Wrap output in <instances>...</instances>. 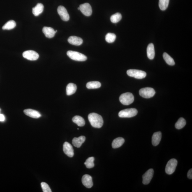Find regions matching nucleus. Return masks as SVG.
<instances>
[{"label": "nucleus", "mask_w": 192, "mask_h": 192, "mask_svg": "<svg viewBox=\"0 0 192 192\" xmlns=\"http://www.w3.org/2000/svg\"><path fill=\"white\" fill-rule=\"evenodd\" d=\"M89 121L93 127L100 128L103 125L104 121L101 116L98 114L92 113L88 116Z\"/></svg>", "instance_id": "1"}, {"label": "nucleus", "mask_w": 192, "mask_h": 192, "mask_svg": "<svg viewBox=\"0 0 192 192\" xmlns=\"http://www.w3.org/2000/svg\"><path fill=\"white\" fill-rule=\"evenodd\" d=\"M67 55L70 59L78 61H84L87 60V56L80 52L69 51L67 52Z\"/></svg>", "instance_id": "2"}, {"label": "nucleus", "mask_w": 192, "mask_h": 192, "mask_svg": "<svg viewBox=\"0 0 192 192\" xmlns=\"http://www.w3.org/2000/svg\"><path fill=\"white\" fill-rule=\"evenodd\" d=\"M120 101L124 105L131 104L134 100V97L130 93H126L121 94L119 98Z\"/></svg>", "instance_id": "3"}, {"label": "nucleus", "mask_w": 192, "mask_h": 192, "mask_svg": "<svg viewBox=\"0 0 192 192\" xmlns=\"http://www.w3.org/2000/svg\"><path fill=\"white\" fill-rule=\"evenodd\" d=\"M138 113V111L135 108L124 109L120 112L119 117L121 118H130L135 117Z\"/></svg>", "instance_id": "4"}, {"label": "nucleus", "mask_w": 192, "mask_h": 192, "mask_svg": "<svg viewBox=\"0 0 192 192\" xmlns=\"http://www.w3.org/2000/svg\"><path fill=\"white\" fill-rule=\"evenodd\" d=\"M127 73L129 76L138 79H142L145 78L147 75L146 72L141 70H128L127 71Z\"/></svg>", "instance_id": "5"}, {"label": "nucleus", "mask_w": 192, "mask_h": 192, "mask_svg": "<svg viewBox=\"0 0 192 192\" xmlns=\"http://www.w3.org/2000/svg\"><path fill=\"white\" fill-rule=\"evenodd\" d=\"M156 92L152 88L146 87L143 88L139 91V94L144 98H150L152 97Z\"/></svg>", "instance_id": "6"}, {"label": "nucleus", "mask_w": 192, "mask_h": 192, "mask_svg": "<svg viewBox=\"0 0 192 192\" xmlns=\"http://www.w3.org/2000/svg\"><path fill=\"white\" fill-rule=\"evenodd\" d=\"M178 161L175 159H170L167 163L165 167V172L169 175L173 174L176 170L177 167Z\"/></svg>", "instance_id": "7"}, {"label": "nucleus", "mask_w": 192, "mask_h": 192, "mask_svg": "<svg viewBox=\"0 0 192 192\" xmlns=\"http://www.w3.org/2000/svg\"><path fill=\"white\" fill-rule=\"evenodd\" d=\"M22 56L25 59L30 61L36 60L39 58L38 53L33 50L25 51L23 53Z\"/></svg>", "instance_id": "8"}, {"label": "nucleus", "mask_w": 192, "mask_h": 192, "mask_svg": "<svg viewBox=\"0 0 192 192\" xmlns=\"http://www.w3.org/2000/svg\"><path fill=\"white\" fill-rule=\"evenodd\" d=\"M79 8H80V11L86 16H90L92 14V8L89 3H85L81 4Z\"/></svg>", "instance_id": "9"}, {"label": "nucleus", "mask_w": 192, "mask_h": 192, "mask_svg": "<svg viewBox=\"0 0 192 192\" xmlns=\"http://www.w3.org/2000/svg\"><path fill=\"white\" fill-rule=\"evenodd\" d=\"M57 12L62 20L65 22L69 20V15L64 7L62 6H59L57 9Z\"/></svg>", "instance_id": "10"}, {"label": "nucleus", "mask_w": 192, "mask_h": 192, "mask_svg": "<svg viewBox=\"0 0 192 192\" xmlns=\"http://www.w3.org/2000/svg\"><path fill=\"white\" fill-rule=\"evenodd\" d=\"M154 170L153 169H149L147 170L142 176L143 183L144 185L149 184L151 182L154 174Z\"/></svg>", "instance_id": "11"}, {"label": "nucleus", "mask_w": 192, "mask_h": 192, "mask_svg": "<svg viewBox=\"0 0 192 192\" xmlns=\"http://www.w3.org/2000/svg\"><path fill=\"white\" fill-rule=\"evenodd\" d=\"M63 151L65 154L69 157H72L74 156V150L73 147L68 142H65L63 145Z\"/></svg>", "instance_id": "12"}, {"label": "nucleus", "mask_w": 192, "mask_h": 192, "mask_svg": "<svg viewBox=\"0 0 192 192\" xmlns=\"http://www.w3.org/2000/svg\"><path fill=\"white\" fill-rule=\"evenodd\" d=\"M82 183L88 188H91L93 186L92 178L90 175L85 174L82 178Z\"/></svg>", "instance_id": "13"}, {"label": "nucleus", "mask_w": 192, "mask_h": 192, "mask_svg": "<svg viewBox=\"0 0 192 192\" xmlns=\"http://www.w3.org/2000/svg\"><path fill=\"white\" fill-rule=\"evenodd\" d=\"M24 112L26 115L34 119L39 118L41 116L39 112L33 109H25L24 110Z\"/></svg>", "instance_id": "14"}, {"label": "nucleus", "mask_w": 192, "mask_h": 192, "mask_svg": "<svg viewBox=\"0 0 192 192\" xmlns=\"http://www.w3.org/2000/svg\"><path fill=\"white\" fill-rule=\"evenodd\" d=\"M43 32L45 36L49 38H53L56 33L54 29L49 27H43Z\"/></svg>", "instance_id": "15"}, {"label": "nucleus", "mask_w": 192, "mask_h": 192, "mask_svg": "<svg viewBox=\"0 0 192 192\" xmlns=\"http://www.w3.org/2000/svg\"><path fill=\"white\" fill-rule=\"evenodd\" d=\"M68 43L72 45L80 46L82 44L83 41L82 38L76 36H71L68 38Z\"/></svg>", "instance_id": "16"}, {"label": "nucleus", "mask_w": 192, "mask_h": 192, "mask_svg": "<svg viewBox=\"0 0 192 192\" xmlns=\"http://www.w3.org/2000/svg\"><path fill=\"white\" fill-rule=\"evenodd\" d=\"M162 133L157 132L153 134L152 137V143L153 146H157L160 143L162 138Z\"/></svg>", "instance_id": "17"}, {"label": "nucleus", "mask_w": 192, "mask_h": 192, "mask_svg": "<svg viewBox=\"0 0 192 192\" xmlns=\"http://www.w3.org/2000/svg\"><path fill=\"white\" fill-rule=\"evenodd\" d=\"M85 140V137L84 136H80L78 138L75 137L72 140V144L75 147L80 148Z\"/></svg>", "instance_id": "18"}, {"label": "nucleus", "mask_w": 192, "mask_h": 192, "mask_svg": "<svg viewBox=\"0 0 192 192\" xmlns=\"http://www.w3.org/2000/svg\"><path fill=\"white\" fill-rule=\"evenodd\" d=\"M44 9L43 5L38 3L35 7L33 8V13L35 16H38L42 13Z\"/></svg>", "instance_id": "19"}, {"label": "nucleus", "mask_w": 192, "mask_h": 192, "mask_svg": "<svg viewBox=\"0 0 192 192\" xmlns=\"http://www.w3.org/2000/svg\"><path fill=\"white\" fill-rule=\"evenodd\" d=\"M147 57L149 59H154L155 56V51L154 45L152 43L149 44L147 48Z\"/></svg>", "instance_id": "20"}, {"label": "nucleus", "mask_w": 192, "mask_h": 192, "mask_svg": "<svg viewBox=\"0 0 192 192\" xmlns=\"http://www.w3.org/2000/svg\"><path fill=\"white\" fill-rule=\"evenodd\" d=\"M125 140L122 137H118L114 140L112 142V146L114 149H117L121 147L124 143Z\"/></svg>", "instance_id": "21"}, {"label": "nucleus", "mask_w": 192, "mask_h": 192, "mask_svg": "<svg viewBox=\"0 0 192 192\" xmlns=\"http://www.w3.org/2000/svg\"><path fill=\"white\" fill-rule=\"evenodd\" d=\"M77 87L75 84L70 83L68 84L66 87L67 95L68 96H71L76 91Z\"/></svg>", "instance_id": "22"}, {"label": "nucleus", "mask_w": 192, "mask_h": 192, "mask_svg": "<svg viewBox=\"0 0 192 192\" xmlns=\"http://www.w3.org/2000/svg\"><path fill=\"white\" fill-rule=\"evenodd\" d=\"M72 121L79 126L82 127L85 125V121L82 117L80 116H75L72 119Z\"/></svg>", "instance_id": "23"}, {"label": "nucleus", "mask_w": 192, "mask_h": 192, "mask_svg": "<svg viewBox=\"0 0 192 192\" xmlns=\"http://www.w3.org/2000/svg\"><path fill=\"white\" fill-rule=\"evenodd\" d=\"M101 84L99 82L92 81L88 82L86 85L88 89H97L101 87Z\"/></svg>", "instance_id": "24"}, {"label": "nucleus", "mask_w": 192, "mask_h": 192, "mask_svg": "<svg viewBox=\"0 0 192 192\" xmlns=\"http://www.w3.org/2000/svg\"><path fill=\"white\" fill-rule=\"evenodd\" d=\"M163 57L167 64L170 65V66H174V65H175V62H174L173 59L167 53L164 52L163 54Z\"/></svg>", "instance_id": "25"}, {"label": "nucleus", "mask_w": 192, "mask_h": 192, "mask_svg": "<svg viewBox=\"0 0 192 192\" xmlns=\"http://www.w3.org/2000/svg\"><path fill=\"white\" fill-rule=\"evenodd\" d=\"M16 26V24L14 21L11 20L8 21L3 26L2 29L4 30H10L14 29Z\"/></svg>", "instance_id": "26"}, {"label": "nucleus", "mask_w": 192, "mask_h": 192, "mask_svg": "<svg viewBox=\"0 0 192 192\" xmlns=\"http://www.w3.org/2000/svg\"><path fill=\"white\" fill-rule=\"evenodd\" d=\"M186 121L183 118L181 117L179 119L175 124V127L177 129L180 130L183 128L185 126Z\"/></svg>", "instance_id": "27"}, {"label": "nucleus", "mask_w": 192, "mask_h": 192, "mask_svg": "<svg viewBox=\"0 0 192 192\" xmlns=\"http://www.w3.org/2000/svg\"><path fill=\"white\" fill-rule=\"evenodd\" d=\"M122 19V15L120 13H117L114 14L111 16L110 20L114 23H116L120 21Z\"/></svg>", "instance_id": "28"}, {"label": "nucleus", "mask_w": 192, "mask_h": 192, "mask_svg": "<svg viewBox=\"0 0 192 192\" xmlns=\"http://www.w3.org/2000/svg\"><path fill=\"white\" fill-rule=\"evenodd\" d=\"M170 0H159V6L162 10H166L169 5Z\"/></svg>", "instance_id": "29"}, {"label": "nucleus", "mask_w": 192, "mask_h": 192, "mask_svg": "<svg viewBox=\"0 0 192 192\" xmlns=\"http://www.w3.org/2000/svg\"><path fill=\"white\" fill-rule=\"evenodd\" d=\"M116 37V35L114 33H109L106 35L105 40L108 43H112L115 41Z\"/></svg>", "instance_id": "30"}, {"label": "nucleus", "mask_w": 192, "mask_h": 192, "mask_svg": "<svg viewBox=\"0 0 192 192\" xmlns=\"http://www.w3.org/2000/svg\"><path fill=\"white\" fill-rule=\"evenodd\" d=\"M94 157H89L86 160L85 162L84 163V164L85 165L86 167L88 168H93L94 166Z\"/></svg>", "instance_id": "31"}, {"label": "nucleus", "mask_w": 192, "mask_h": 192, "mask_svg": "<svg viewBox=\"0 0 192 192\" xmlns=\"http://www.w3.org/2000/svg\"><path fill=\"white\" fill-rule=\"evenodd\" d=\"M41 186L44 192H51V190L47 183L45 182H42L41 183Z\"/></svg>", "instance_id": "32"}, {"label": "nucleus", "mask_w": 192, "mask_h": 192, "mask_svg": "<svg viewBox=\"0 0 192 192\" xmlns=\"http://www.w3.org/2000/svg\"><path fill=\"white\" fill-rule=\"evenodd\" d=\"M187 177L188 178L191 179H192V169L188 171L187 174Z\"/></svg>", "instance_id": "33"}, {"label": "nucleus", "mask_w": 192, "mask_h": 192, "mask_svg": "<svg viewBox=\"0 0 192 192\" xmlns=\"http://www.w3.org/2000/svg\"><path fill=\"white\" fill-rule=\"evenodd\" d=\"M5 120L4 116L3 114H0V121L3 122Z\"/></svg>", "instance_id": "34"}, {"label": "nucleus", "mask_w": 192, "mask_h": 192, "mask_svg": "<svg viewBox=\"0 0 192 192\" xmlns=\"http://www.w3.org/2000/svg\"><path fill=\"white\" fill-rule=\"evenodd\" d=\"M78 10H80V8H79V7L78 8Z\"/></svg>", "instance_id": "35"}, {"label": "nucleus", "mask_w": 192, "mask_h": 192, "mask_svg": "<svg viewBox=\"0 0 192 192\" xmlns=\"http://www.w3.org/2000/svg\"><path fill=\"white\" fill-rule=\"evenodd\" d=\"M0 111H1V109H0Z\"/></svg>", "instance_id": "36"}]
</instances>
